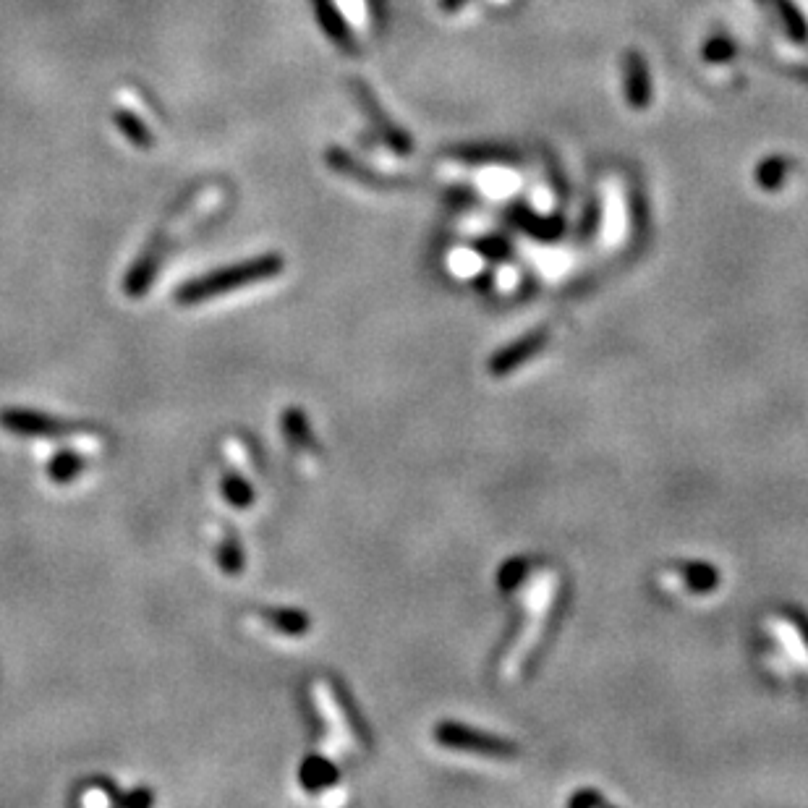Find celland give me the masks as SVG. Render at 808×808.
Masks as SVG:
<instances>
[{
    "label": "cell",
    "mask_w": 808,
    "mask_h": 808,
    "mask_svg": "<svg viewBox=\"0 0 808 808\" xmlns=\"http://www.w3.org/2000/svg\"><path fill=\"white\" fill-rule=\"evenodd\" d=\"M280 272H283V259L280 257L254 259V262H246V265L228 267V270H218L199 280H191L176 293V299L178 304L186 306L199 304V301H210L215 296H223V293L238 291V288H249L254 283H262V280L278 278Z\"/></svg>",
    "instance_id": "1"
},
{
    "label": "cell",
    "mask_w": 808,
    "mask_h": 808,
    "mask_svg": "<svg viewBox=\"0 0 808 808\" xmlns=\"http://www.w3.org/2000/svg\"><path fill=\"white\" fill-rule=\"evenodd\" d=\"M0 427H6L11 435L21 437H37V440H58V437H68L74 442L76 450H82L84 455L100 453L105 440L97 435L95 429H76L66 421L50 419L45 414H32L24 408H6L0 414Z\"/></svg>",
    "instance_id": "2"
},
{
    "label": "cell",
    "mask_w": 808,
    "mask_h": 808,
    "mask_svg": "<svg viewBox=\"0 0 808 808\" xmlns=\"http://www.w3.org/2000/svg\"><path fill=\"white\" fill-rule=\"evenodd\" d=\"M435 741L450 751H463V754L492 756V759H513L518 756V746L513 741H505L500 735L474 730L461 722H440L435 727Z\"/></svg>",
    "instance_id": "3"
},
{
    "label": "cell",
    "mask_w": 808,
    "mask_h": 808,
    "mask_svg": "<svg viewBox=\"0 0 808 808\" xmlns=\"http://www.w3.org/2000/svg\"><path fill=\"white\" fill-rule=\"evenodd\" d=\"M314 699H317V707H320L322 717L327 722H333L335 733L346 741L356 743V746H364L367 743V735H364V727H361L359 717L351 709V704L346 701V696L327 680H317L314 686Z\"/></svg>",
    "instance_id": "4"
},
{
    "label": "cell",
    "mask_w": 808,
    "mask_h": 808,
    "mask_svg": "<svg viewBox=\"0 0 808 808\" xmlns=\"http://www.w3.org/2000/svg\"><path fill=\"white\" fill-rule=\"evenodd\" d=\"M547 340H550V333H547L544 327L521 335L518 340H513V343H508V346L492 354V359H489L487 364L489 374H492V377H508V374L516 372L518 367H523L526 361H531L537 354H542V348L547 346Z\"/></svg>",
    "instance_id": "5"
},
{
    "label": "cell",
    "mask_w": 808,
    "mask_h": 808,
    "mask_svg": "<svg viewBox=\"0 0 808 808\" xmlns=\"http://www.w3.org/2000/svg\"><path fill=\"white\" fill-rule=\"evenodd\" d=\"M299 780L306 790H325L338 782V767L327 756H309L301 767Z\"/></svg>",
    "instance_id": "6"
},
{
    "label": "cell",
    "mask_w": 808,
    "mask_h": 808,
    "mask_svg": "<svg viewBox=\"0 0 808 808\" xmlns=\"http://www.w3.org/2000/svg\"><path fill=\"white\" fill-rule=\"evenodd\" d=\"M265 623L270 625V628H275L278 633H283V636H291V639H299V636H304V633L312 628V620H309V615L301 610H293V607L267 610Z\"/></svg>",
    "instance_id": "7"
},
{
    "label": "cell",
    "mask_w": 808,
    "mask_h": 808,
    "mask_svg": "<svg viewBox=\"0 0 808 808\" xmlns=\"http://www.w3.org/2000/svg\"><path fill=\"white\" fill-rule=\"evenodd\" d=\"M84 471V453L82 450H61L55 453L48 463V476L53 484H71L76 476Z\"/></svg>",
    "instance_id": "8"
},
{
    "label": "cell",
    "mask_w": 808,
    "mask_h": 808,
    "mask_svg": "<svg viewBox=\"0 0 808 808\" xmlns=\"http://www.w3.org/2000/svg\"><path fill=\"white\" fill-rule=\"evenodd\" d=\"M283 429H286V440L291 442L299 453H304V450L314 453L317 445H314L312 424H309V419L301 414L299 408H286V414H283Z\"/></svg>",
    "instance_id": "9"
},
{
    "label": "cell",
    "mask_w": 808,
    "mask_h": 808,
    "mask_svg": "<svg viewBox=\"0 0 808 808\" xmlns=\"http://www.w3.org/2000/svg\"><path fill=\"white\" fill-rule=\"evenodd\" d=\"M683 584L693 594H709L720 586V571L712 563H686L683 565Z\"/></svg>",
    "instance_id": "10"
},
{
    "label": "cell",
    "mask_w": 808,
    "mask_h": 808,
    "mask_svg": "<svg viewBox=\"0 0 808 808\" xmlns=\"http://www.w3.org/2000/svg\"><path fill=\"white\" fill-rule=\"evenodd\" d=\"M223 450L225 455H228V461L236 466L238 474L246 476V479H252V476L257 474V461H254L252 448H249L241 437H228V440L223 442Z\"/></svg>",
    "instance_id": "11"
},
{
    "label": "cell",
    "mask_w": 808,
    "mask_h": 808,
    "mask_svg": "<svg viewBox=\"0 0 808 808\" xmlns=\"http://www.w3.org/2000/svg\"><path fill=\"white\" fill-rule=\"evenodd\" d=\"M223 497L233 505V508H238V510L252 508V505H254L252 482H249V479H246V476H241V474H238V476H225Z\"/></svg>",
    "instance_id": "12"
},
{
    "label": "cell",
    "mask_w": 808,
    "mask_h": 808,
    "mask_svg": "<svg viewBox=\"0 0 808 808\" xmlns=\"http://www.w3.org/2000/svg\"><path fill=\"white\" fill-rule=\"evenodd\" d=\"M218 563L220 568H223L228 576H238V573L244 571V552H241V547H238L236 539L225 531V534H220V544H218Z\"/></svg>",
    "instance_id": "13"
},
{
    "label": "cell",
    "mask_w": 808,
    "mask_h": 808,
    "mask_svg": "<svg viewBox=\"0 0 808 808\" xmlns=\"http://www.w3.org/2000/svg\"><path fill=\"white\" fill-rule=\"evenodd\" d=\"M526 571H529V563H526V560H521V557L508 560V563L500 568V573H497V584H500L503 591H513L518 584H521L523 578H526Z\"/></svg>",
    "instance_id": "14"
},
{
    "label": "cell",
    "mask_w": 808,
    "mask_h": 808,
    "mask_svg": "<svg viewBox=\"0 0 808 808\" xmlns=\"http://www.w3.org/2000/svg\"><path fill=\"white\" fill-rule=\"evenodd\" d=\"M568 806L571 808H589V806H607V798L602 793H597V790H581V793H576L568 801Z\"/></svg>",
    "instance_id": "15"
},
{
    "label": "cell",
    "mask_w": 808,
    "mask_h": 808,
    "mask_svg": "<svg viewBox=\"0 0 808 808\" xmlns=\"http://www.w3.org/2000/svg\"><path fill=\"white\" fill-rule=\"evenodd\" d=\"M788 618L793 620V625H795V631L801 633V639H803V644L808 646V618L806 615H803L801 610H788Z\"/></svg>",
    "instance_id": "16"
},
{
    "label": "cell",
    "mask_w": 808,
    "mask_h": 808,
    "mask_svg": "<svg viewBox=\"0 0 808 808\" xmlns=\"http://www.w3.org/2000/svg\"><path fill=\"white\" fill-rule=\"evenodd\" d=\"M118 798L116 795H105L102 790L97 788H89V793L84 795V803H100V806H110V803H116Z\"/></svg>",
    "instance_id": "17"
}]
</instances>
